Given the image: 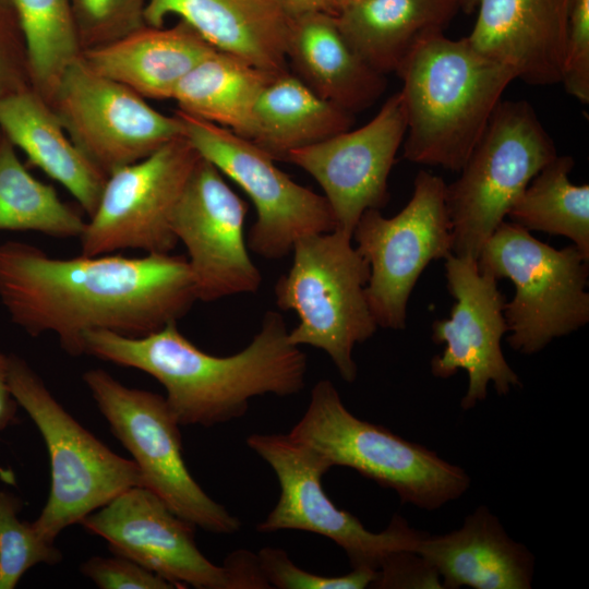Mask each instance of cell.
I'll use <instances>...</instances> for the list:
<instances>
[{
  "label": "cell",
  "mask_w": 589,
  "mask_h": 589,
  "mask_svg": "<svg viewBox=\"0 0 589 589\" xmlns=\"http://www.w3.org/2000/svg\"><path fill=\"white\" fill-rule=\"evenodd\" d=\"M196 300L183 255L60 259L23 241L0 243V302L10 321L32 337L55 334L71 357L84 354L88 330L143 337L180 320Z\"/></svg>",
  "instance_id": "obj_1"
},
{
  "label": "cell",
  "mask_w": 589,
  "mask_h": 589,
  "mask_svg": "<svg viewBox=\"0 0 589 589\" xmlns=\"http://www.w3.org/2000/svg\"><path fill=\"white\" fill-rule=\"evenodd\" d=\"M288 332L283 315L267 311L252 341L227 357L197 348L177 322L136 338L88 330L83 348L84 354L157 380L181 426L211 428L244 416L253 397L291 396L304 387L306 356L289 342Z\"/></svg>",
  "instance_id": "obj_2"
},
{
  "label": "cell",
  "mask_w": 589,
  "mask_h": 589,
  "mask_svg": "<svg viewBox=\"0 0 589 589\" xmlns=\"http://www.w3.org/2000/svg\"><path fill=\"white\" fill-rule=\"evenodd\" d=\"M406 113L404 157L459 172L515 76L469 43L435 34L396 72Z\"/></svg>",
  "instance_id": "obj_3"
},
{
  "label": "cell",
  "mask_w": 589,
  "mask_h": 589,
  "mask_svg": "<svg viewBox=\"0 0 589 589\" xmlns=\"http://www.w3.org/2000/svg\"><path fill=\"white\" fill-rule=\"evenodd\" d=\"M351 239L337 229L300 238L289 271L275 285L278 308L299 316L288 340L326 352L348 383L358 375L354 346L378 327L366 298L370 266Z\"/></svg>",
  "instance_id": "obj_4"
},
{
  "label": "cell",
  "mask_w": 589,
  "mask_h": 589,
  "mask_svg": "<svg viewBox=\"0 0 589 589\" xmlns=\"http://www.w3.org/2000/svg\"><path fill=\"white\" fill-rule=\"evenodd\" d=\"M289 434L317 450L332 467L354 469L394 490L402 503L420 508H440L460 497L470 485L469 476L460 467L353 416L328 380L314 385L305 412Z\"/></svg>",
  "instance_id": "obj_5"
},
{
  "label": "cell",
  "mask_w": 589,
  "mask_h": 589,
  "mask_svg": "<svg viewBox=\"0 0 589 589\" xmlns=\"http://www.w3.org/2000/svg\"><path fill=\"white\" fill-rule=\"evenodd\" d=\"M11 392L39 431L49 455L51 484L33 521L55 543L68 527L133 486H143L132 459L111 450L56 399L41 376L17 354H10Z\"/></svg>",
  "instance_id": "obj_6"
},
{
  "label": "cell",
  "mask_w": 589,
  "mask_h": 589,
  "mask_svg": "<svg viewBox=\"0 0 589 589\" xmlns=\"http://www.w3.org/2000/svg\"><path fill=\"white\" fill-rule=\"evenodd\" d=\"M556 155L527 100H501L459 178L446 187L453 254L478 261L526 187Z\"/></svg>",
  "instance_id": "obj_7"
},
{
  "label": "cell",
  "mask_w": 589,
  "mask_h": 589,
  "mask_svg": "<svg viewBox=\"0 0 589 589\" xmlns=\"http://www.w3.org/2000/svg\"><path fill=\"white\" fill-rule=\"evenodd\" d=\"M477 262L480 271L514 284L504 306L513 350L536 353L589 322V259L574 244L554 249L504 220Z\"/></svg>",
  "instance_id": "obj_8"
},
{
  "label": "cell",
  "mask_w": 589,
  "mask_h": 589,
  "mask_svg": "<svg viewBox=\"0 0 589 589\" xmlns=\"http://www.w3.org/2000/svg\"><path fill=\"white\" fill-rule=\"evenodd\" d=\"M82 378L111 433L137 466L144 488L176 515L207 532L233 534L240 530V519L214 501L190 473L181 425L165 396L125 386L104 369H91Z\"/></svg>",
  "instance_id": "obj_9"
},
{
  "label": "cell",
  "mask_w": 589,
  "mask_h": 589,
  "mask_svg": "<svg viewBox=\"0 0 589 589\" xmlns=\"http://www.w3.org/2000/svg\"><path fill=\"white\" fill-rule=\"evenodd\" d=\"M247 445L272 468L280 488L275 507L256 526L259 532L301 530L326 537L345 551L352 568L378 570L394 554L417 552L425 533L401 517L394 516L385 530L372 532L332 502L322 478L333 467L313 447L289 433H254Z\"/></svg>",
  "instance_id": "obj_10"
},
{
  "label": "cell",
  "mask_w": 589,
  "mask_h": 589,
  "mask_svg": "<svg viewBox=\"0 0 589 589\" xmlns=\"http://www.w3.org/2000/svg\"><path fill=\"white\" fill-rule=\"evenodd\" d=\"M444 180L421 170L406 206L390 218L368 209L352 238L370 266L366 298L378 327L404 329L410 294L425 267L448 257L452 225Z\"/></svg>",
  "instance_id": "obj_11"
},
{
  "label": "cell",
  "mask_w": 589,
  "mask_h": 589,
  "mask_svg": "<svg viewBox=\"0 0 589 589\" xmlns=\"http://www.w3.org/2000/svg\"><path fill=\"white\" fill-rule=\"evenodd\" d=\"M184 136L223 176L238 184L252 201L256 219L248 248L266 260H281L297 240L336 229L324 195L294 182L252 141L227 128L176 110Z\"/></svg>",
  "instance_id": "obj_12"
},
{
  "label": "cell",
  "mask_w": 589,
  "mask_h": 589,
  "mask_svg": "<svg viewBox=\"0 0 589 589\" xmlns=\"http://www.w3.org/2000/svg\"><path fill=\"white\" fill-rule=\"evenodd\" d=\"M50 107L73 144L104 173L136 163L184 136L180 117L166 116L82 58L63 72Z\"/></svg>",
  "instance_id": "obj_13"
},
{
  "label": "cell",
  "mask_w": 589,
  "mask_h": 589,
  "mask_svg": "<svg viewBox=\"0 0 589 589\" xmlns=\"http://www.w3.org/2000/svg\"><path fill=\"white\" fill-rule=\"evenodd\" d=\"M200 158L190 141L180 136L111 172L79 238L81 254L125 249L170 253L178 243L171 229L172 214Z\"/></svg>",
  "instance_id": "obj_14"
},
{
  "label": "cell",
  "mask_w": 589,
  "mask_h": 589,
  "mask_svg": "<svg viewBox=\"0 0 589 589\" xmlns=\"http://www.w3.org/2000/svg\"><path fill=\"white\" fill-rule=\"evenodd\" d=\"M80 525L106 540L112 554L136 562L176 588L245 589L233 558L228 555L223 566L212 563L195 543L196 527L144 486L123 491Z\"/></svg>",
  "instance_id": "obj_15"
},
{
  "label": "cell",
  "mask_w": 589,
  "mask_h": 589,
  "mask_svg": "<svg viewBox=\"0 0 589 589\" xmlns=\"http://www.w3.org/2000/svg\"><path fill=\"white\" fill-rule=\"evenodd\" d=\"M247 213V203L201 156L171 218V229L188 252L197 300L212 302L261 287L262 275L244 237Z\"/></svg>",
  "instance_id": "obj_16"
},
{
  "label": "cell",
  "mask_w": 589,
  "mask_h": 589,
  "mask_svg": "<svg viewBox=\"0 0 589 589\" xmlns=\"http://www.w3.org/2000/svg\"><path fill=\"white\" fill-rule=\"evenodd\" d=\"M445 277L455 304L449 318L433 323L432 339L445 348L432 359L431 371L441 378L460 369L467 372L468 388L460 405L469 410L486 398L490 383L500 395L521 383L501 347L508 327L497 279L480 271L476 260L455 254L445 259Z\"/></svg>",
  "instance_id": "obj_17"
},
{
  "label": "cell",
  "mask_w": 589,
  "mask_h": 589,
  "mask_svg": "<svg viewBox=\"0 0 589 589\" xmlns=\"http://www.w3.org/2000/svg\"><path fill=\"white\" fill-rule=\"evenodd\" d=\"M406 129L398 92L366 124L292 151L286 161L314 178L332 208L336 229L352 236L365 211L386 204L388 176Z\"/></svg>",
  "instance_id": "obj_18"
},
{
  "label": "cell",
  "mask_w": 589,
  "mask_h": 589,
  "mask_svg": "<svg viewBox=\"0 0 589 589\" xmlns=\"http://www.w3.org/2000/svg\"><path fill=\"white\" fill-rule=\"evenodd\" d=\"M467 37L486 58L530 85L562 82L570 0H478Z\"/></svg>",
  "instance_id": "obj_19"
},
{
  "label": "cell",
  "mask_w": 589,
  "mask_h": 589,
  "mask_svg": "<svg viewBox=\"0 0 589 589\" xmlns=\"http://www.w3.org/2000/svg\"><path fill=\"white\" fill-rule=\"evenodd\" d=\"M168 15H178L217 50L276 74L288 71L286 50L294 15L283 0L147 1L146 25L161 27Z\"/></svg>",
  "instance_id": "obj_20"
},
{
  "label": "cell",
  "mask_w": 589,
  "mask_h": 589,
  "mask_svg": "<svg viewBox=\"0 0 589 589\" xmlns=\"http://www.w3.org/2000/svg\"><path fill=\"white\" fill-rule=\"evenodd\" d=\"M417 553L443 578V588L531 587L532 554L508 537L485 506L467 516L457 530L437 536L425 533Z\"/></svg>",
  "instance_id": "obj_21"
},
{
  "label": "cell",
  "mask_w": 589,
  "mask_h": 589,
  "mask_svg": "<svg viewBox=\"0 0 589 589\" xmlns=\"http://www.w3.org/2000/svg\"><path fill=\"white\" fill-rule=\"evenodd\" d=\"M215 48L180 20L171 27H143L82 51L97 73L142 97L172 99L177 86Z\"/></svg>",
  "instance_id": "obj_22"
},
{
  "label": "cell",
  "mask_w": 589,
  "mask_h": 589,
  "mask_svg": "<svg viewBox=\"0 0 589 589\" xmlns=\"http://www.w3.org/2000/svg\"><path fill=\"white\" fill-rule=\"evenodd\" d=\"M286 57L313 92L352 115L373 105L386 87L385 75L358 56L328 13L293 16Z\"/></svg>",
  "instance_id": "obj_23"
},
{
  "label": "cell",
  "mask_w": 589,
  "mask_h": 589,
  "mask_svg": "<svg viewBox=\"0 0 589 589\" xmlns=\"http://www.w3.org/2000/svg\"><path fill=\"white\" fill-rule=\"evenodd\" d=\"M0 131L31 165L65 188L88 217L93 215L108 176L73 144L32 86L0 97Z\"/></svg>",
  "instance_id": "obj_24"
},
{
  "label": "cell",
  "mask_w": 589,
  "mask_h": 589,
  "mask_svg": "<svg viewBox=\"0 0 589 589\" xmlns=\"http://www.w3.org/2000/svg\"><path fill=\"white\" fill-rule=\"evenodd\" d=\"M458 7V0H356L335 19L358 56L386 75L397 72L421 41L443 33Z\"/></svg>",
  "instance_id": "obj_25"
},
{
  "label": "cell",
  "mask_w": 589,
  "mask_h": 589,
  "mask_svg": "<svg viewBox=\"0 0 589 589\" xmlns=\"http://www.w3.org/2000/svg\"><path fill=\"white\" fill-rule=\"evenodd\" d=\"M352 113L322 98L296 74L275 76L260 94L248 140L274 160L351 129Z\"/></svg>",
  "instance_id": "obj_26"
},
{
  "label": "cell",
  "mask_w": 589,
  "mask_h": 589,
  "mask_svg": "<svg viewBox=\"0 0 589 589\" xmlns=\"http://www.w3.org/2000/svg\"><path fill=\"white\" fill-rule=\"evenodd\" d=\"M277 75L215 49L183 77L172 99L178 110L248 139L253 107Z\"/></svg>",
  "instance_id": "obj_27"
},
{
  "label": "cell",
  "mask_w": 589,
  "mask_h": 589,
  "mask_svg": "<svg viewBox=\"0 0 589 589\" xmlns=\"http://www.w3.org/2000/svg\"><path fill=\"white\" fill-rule=\"evenodd\" d=\"M574 165L572 156L557 154L533 177L507 216L528 231L568 238L589 259V185L572 183Z\"/></svg>",
  "instance_id": "obj_28"
},
{
  "label": "cell",
  "mask_w": 589,
  "mask_h": 589,
  "mask_svg": "<svg viewBox=\"0 0 589 589\" xmlns=\"http://www.w3.org/2000/svg\"><path fill=\"white\" fill-rule=\"evenodd\" d=\"M87 220L65 204L51 184L29 173L16 147L0 131V231H33L80 238Z\"/></svg>",
  "instance_id": "obj_29"
},
{
  "label": "cell",
  "mask_w": 589,
  "mask_h": 589,
  "mask_svg": "<svg viewBox=\"0 0 589 589\" xmlns=\"http://www.w3.org/2000/svg\"><path fill=\"white\" fill-rule=\"evenodd\" d=\"M24 37L32 87L49 104L65 69L82 55L71 0H11Z\"/></svg>",
  "instance_id": "obj_30"
},
{
  "label": "cell",
  "mask_w": 589,
  "mask_h": 589,
  "mask_svg": "<svg viewBox=\"0 0 589 589\" xmlns=\"http://www.w3.org/2000/svg\"><path fill=\"white\" fill-rule=\"evenodd\" d=\"M23 507L19 495L0 489V589H14L28 569L38 564L56 565L63 557L33 521L20 519Z\"/></svg>",
  "instance_id": "obj_31"
},
{
  "label": "cell",
  "mask_w": 589,
  "mask_h": 589,
  "mask_svg": "<svg viewBox=\"0 0 589 589\" xmlns=\"http://www.w3.org/2000/svg\"><path fill=\"white\" fill-rule=\"evenodd\" d=\"M148 0H71L82 51L119 39L146 25Z\"/></svg>",
  "instance_id": "obj_32"
},
{
  "label": "cell",
  "mask_w": 589,
  "mask_h": 589,
  "mask_svg": "<svg viewBox=\"0 0 589 589\" xmlns=\"http://www.w3.org/2000/svg\"><path fill=\"white\" fill-rule=\"evenodd\" d=\"M257 557L271 588L278 589H363L372 587L377 570L352 568L341 576H323L297 566L288 554L278 548H263Z\"/></svg>",
  "instance_id": "obj_33"
},
{
  "label": "cell",
  "mask_w": 589,
  "mask_h": 589,
  "mask_svg": "<svg viewBox=\"0 0 589 589\" xmlns=\"http://www.w3.org/2000/svg\"><path fill=\"white\" fill-rule=\"evenodd\" d=\"M561 83L580 103L589 101V0H570Z\"/></svg>",
  "instance_id": "obj_34"
},
{
  "label": "cell",
  "mask_w": 589,
  "mask_h": 589,
  "mask_svg": "<svg viewBox=\"0 0 589 589\" xmlns=\"http://www.w3.org/2000/svg\"><path fill=\"white\" fill-rule=\"evenodd\" d=\"M80 570L100 589H176L167 579L117 554L92 556Z\"/></svg>",
  "instance_id": "obj_35"
},
{
  "label": "cell",
  "mask_w": 589,
  "mask_h": 589,
  "mask_svg": "<svg viewBox=\"0 0 589 589\" xmlns=\"http://www.w3.org/2000/svg\"><path fill=\"white\" fill-rule=\"evenodd\" d=\"M29 86L27 51L16 15L0 4V97Z\"/></svg>",
  "instance_id": "obj_36"
},
{
  "label": "cell",
  "mask_w": 589,
  "mask_h": 589,
  "mask_svg": "<svg viewBox=\"0 0 589 589\" xmlns=\"http://www.w3.org/2000/svg\"><path fill=\"white\" fill-rule=\"evenodd\" d=\"M440 576L417 552L390 556L377 570L375 588H442Z\"/></svg>",
  "instance_id": "obj_37"
},
{
  "label": "cell",
  "mask_w": 589,
  "mask_h": 589,
  "mask_svg": "<svg viewBox=\"0 0 589 589\" xmlns=\"http://www.w3.org/2000/svg\"><path fill=\"white\" fill-rule=\"evenodd\" d=\"M10 354L0 351V431H4L16 421L19 404L9 383Z\"/></svg>",
  "instance_id": "obj_38"
},
{
  "label": "cell",
  "mask_w": 589,
  "mask_h": 589,
  "mask_svg": "<svg viewBox=\"0 0 589 589\" xmlns=\"http://www.w3.org/2000/svg\"><path fill=\"white\" fill-rule=\"evenodd\" d=\"M292 15L323 12L336 15L339 7L336 0H283Z\"/></svg>",
  "instance_id": "obj_39"
},
{
  "label": "cell",
  "mask_w": 589,
  "mask_h": 589,
  "mask_svg": "<svg viewBox=\"0 0 589 589\" xmlns=\"http://www.w3.org/2000/svg\"><path fill=\"white\" fill-rule=\"evenodd\" d=\"M459 7L464 8L466 12L472 11L477 7L478 0H458Z\"/></svg>",
  "instance_id": "obj_40"
},
{
  "label": "cell",
  "mask_w": 589,
  "mask_h": 589,
  "mask_svg": "<svg viewBox=\"0 0 589 589\" xmlns=\"http://www.w3.org/2000/svg\"><path fill=\"white\" fill-rule=\"evenodd\" d=\"M336 1L338 3L339 9H340V8L345 7L346 4H348V3L352 2V1H356V0H336Z\"/></svg>",
  "instance_id": "obj_41"
},
{
  "label": "cell",
  "mask_w": 589,
  "mask_h": 589,
  "mask_svg": "<svg viewBox=\"0 0 589 589\" xmlns=\"http://www.w3.org/2000/svg\"><path fill=\"white\" fill-rule=\"evenodd\" d=\"M0 4L7 8L13 9L11 0H0Z\"/></svg>",
  "instance_id": "obj_42"
}]
</instances>
